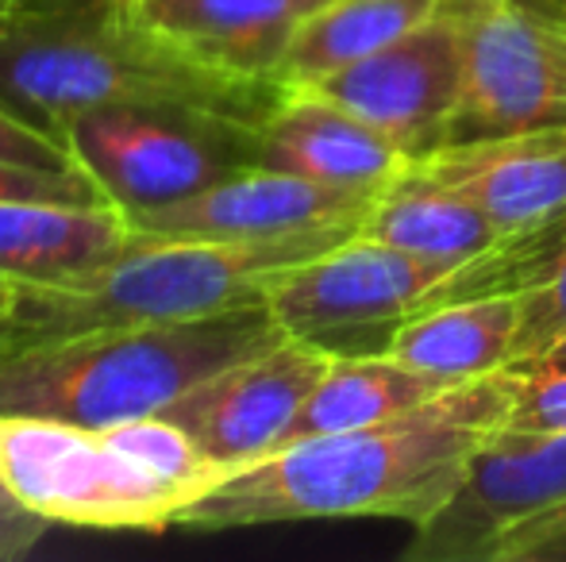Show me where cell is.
<instances>
[{
	"label": "cell",
	"mask_w": 566,
	"mask_h": 562,
	"mask_svg": "<svg viewBox=\"0 0 566 562\" xmlns=\"http://www.w3.org/2000/svg\"><path fill=\"white\" fill-rule=\"evenodd\" d=\"M505 416L509 378L497 370L397 421L285 443L231 470L181 509L174 528L224 532L324 517H394L420 528L451 501Z\"/></svg>",
	"instance_id": "6da1fadb"
},
{
	"label": "cell",
	"mask_w": 566,
	"mask_h": 562,
	"mask_svg": "<svg viewBox=\"0 0 566 562\" xmlns=\"http://www.w3.org/2000/svg\"><path fill=\"white\" fill-rule=\"evenodd\" d=\"M290 89L170 43L124 0H15L0 15V105L59 147L77 116L105 105L193 108L262 128Z\"/></svg>",
	"instance_id": "7a4b0ae2"
},
{
	"label": "cell",
	"mask_w": 566,
	"mask_h": 562,
	"mask_svg": "<svg viewBox=\"0 0 566 562\" xmlns=\"http://www.w3.org/2000/svg\"><path fill=\"white\" fill-rule=\"evenodd\" d=\"M358 224L321 227L285 240H143L62 285H20L0 320V359L31 347L113 328L178 324L259 305L293 266L339 247Z\"/></svg>",
	"instance_id": "3957f363"
},
{
	"label": "cell",
	"mask_w": 566,
	"mask_h": 562,
	"mask_svg": "<svg viewBox=\"0 0 566 562\" xmlns=\"http://www.w3.org/2000/svg\"><path fill=\"white\" fill-rule=\"evenodd\" d=\"M290 339L266 300L178 324L113 328L0 359V413L113 427Z\"/></svg>",
	"instance_id": "277c9868"
},
{
	"label": "cell",
	"mask_w": 566,
	"mask_h": 562,
	"mask_svg": "<svg viewBox=\"0 0 566 562\" xmlns=\"http://www.w3.org/2000/svg\"><path fill=\"white\" fill-rule=\"evenodd\" d=\"M228 474L166 416L82 427L0 413V478L51 524L166 532Z\"/></svg>",
	"instance_id": "5b68a950"
},
{
	"label": "cell",
	"mask_w": 566,
	"mask_h": 562,
	"mask_svg": "<svg viewBox=\"0 0 566 562\" xmlns=\"http://www.w3.org/2000/svg\"><path fill=\"white\" fill-rule=\"evenodd\" d=\"M254 131L193 108L105 105L77 116L62 147L108 204L139 216L251 170Z\"/></svg>",
	"instance_id": "8992f818"
},
{
	"label": "cell",
	"mask_w": 566,
	"mask_h": 562,
	"mask_svg": "<svg viewBox=\"0 0 566 562\" xmlns=\"http://www.w3.org/2000/svg\"><path fill=\"white\" fill-rule=\"evenodd\" d=\"M462 31L448 142L566 128V0H443Z\"/></svg>",
	"instance_id": "52a82bcc"
},
{
	"label": "cell",
	"mask_w": 566,
	"mask_h": 562,
	"mask_svg": "<svg viewBox=\"0 0 566 562\" xmlns=\"http://www.w3.org/2000/svg\"><path fill=\"white\" fill-rule=\"evenodd\" d=\"M451 271V263L409 255L355 232L339 247L282 274L270 285L266 305L285 336L328 359L386 354L397 328Z\"/></svg>",
	"instance_id": "ba28073f"
},
{
	"label": "cell",
	"mask_w": 566,
	"mask_h": 562,
	"mask_svg": "<svg viewBox=\"0 0 566 562\" xmlns=\"http://www.w3.org/2000/svg\"><path fill=\"white\" fill-rule=\"evenodd\" d=\"M308 89L336 100L409 158H424L451 139L462 100V31L448 4L381 51L321 77Z\"/></svg>",
	"instance_id": "9c48e42d"
},
{
	"label": "cell",
	"mask_w": 566,
	"mask_h": 562,
	"mask_svg": "<svg viewBox=\"0 0 566 562\" xmlns=\"http://www.w3.org/2000/svg\"><path fill=\"white\" fill-rule=\"evenodd\" d=\"M566 501V427H501L478 447L454 497L412 528L405 562H482L485 548L516 520Z\"/></svg>",
	"instance_id": "30bf717a"
},
{
	"label": "cell",
	"mask_w": 566,
	"mask_h": 562,
	"mask_svg": "<svg viewBox=\"0 0 566 562\" xmlns=\"http://www.w3.org/2000/svg\"><path fill=\"white\" fill-rule=\"evenodd\" d=\"M328 354L301 339H282L262 354L231 362L220 374L181 393L158 416L189 432V439L228 470L282 447L290 424L313 385L328 370Z\"/></svg>",
	"instance_id": "8fae6325"
},
{
	"label": "cell",
	"mask_w": 566,
	"mask_h": 562,
	"mask_svg": "<svg viewBox=\"0 0 566 562\" xmlns=\"http://www.w3.org/2000/svg\"><path fill=\"white\" fill-rule=\"evenodd\" d=\"M370 189H343L282 170H239L189 201L127 216L143 240H285L321 227L363 224Z\"/></svg>",
	"instance_id": "7c38bea8"
},
{
	"label": "cell",
	"mask_w": 566,
	"mask_h": 562,
	"mask_svg": "<svg viewBox=\"0 0 566 562\" xmlns=\"http://www.w3.org/2000/svg\"><path fill=\"white\" fill-rule=\"evenodd\" d=\"M412 170L485 212L501 235L521 232L566 209V128L443 142Z\"/></svg>",
	"instance_id": "4fadbf2b"
},
{
	"label": "cell",
	"mask_w": 566,
	"mask_h": 562,
	"mask_svg": "<svg viewBox=\"0 0 566 562\" xmlns=\"http://www.w3.org/2000/svg\"><path fill=\"white\" fill-rule=\"evenodd\" d=\"M409 162L394 139L308 85H293L254 131V166L324 185L381 193Z\"/></svg>",
	"instance_id": "5bb4252c"
},
{
	"label": "cell",
	"mask_w": 566,
	"mask_h": 562,
	"mask_svg": "<svg viewBox=\"0 0 566 562\" xmlns=\"http://www.w3.org/2000/svg\"><path fill=\"white\" fill-rule=\"evenodd\" d=\"M124 4L150 31L217 66L277 77L297 28L332 0H124Z\"/></svg>",
	"instance_id": "9a60e30c"
},
{
	"label": "cell",
	"mask_w": 566,
	"mask_h": 562,
	"mask_svg": "<svg viewBox=\"0 0 566 562\" xmlns=\"http://www.w3.org/2000/svg\"><path fill=\"white\" fill-rule=\"evenodd\" d=\"M135 243L116 204L0 201V274L20 285H62L101 271Z\"/></svg>",
	"instance_id": "2e32d148"
},
{
	"label": "cell",
	"mask_w": 566,
	"mask_h": 562,
	"mask_svg": "<svg viewBox=\"0 0 566 562\" xmlns=\"http://www.w3.org/2000/svg\"><path fill=\"white\" fill-rule=\"evenodd\" d=\"M516 331H521V297L490 293V297L417 308L397 328L389 354L424 374L462 385L505 370L516 351Z\"/></svg>",
	"instance_id": "e0dca14e"
},
{
	"label": "cell",
	"mask_w": 566,
	"mask_h": 562,
	"mask_svg": "<svg viewBox=\"0 0 566 562\" xmlns=\"http://www.w3.org/2000/svg\"><path fill=\"white\" fill-rule=\"evenodd\" d=\"M448 390H454L451 382L424 374V370L394 359L389 351L332 359L324 378L313 385V393L301 405L297 421L285 432L282 447L308 439V435L355 432V427L397 421V416L443 397Z\"/></svg>",
	"instance_id": "ac0fdd59"
},
{
	"label": "cell",
	"mask_w": 566,
	"mask_h": 562,
	"mask_svg": "<svg viewBox=\"0 0 566 562\" xmlns=\"http://www.w3.org/2000/svg\"><path fill=\"white\" fill-rule=\"evenodd\" d=\"M358 235L451 266L470 263L501 240L497 224L485 212L412 170V162L405 166L401 178H394L374 197L370 212L358 224Z\"/></svg>",
	"instance_id": "d6986e66"
},
{
	"label": "cell",
	"mask_w": 566,
	"mask_h": 562,
	"mask_svg": "<svg viewBox=\"0 0 566 562\" xmlns=\"http://www.w3.org/2000/svg\"><path fill=\"white\" fill-rule=\"evenodd\" d=\"M440 8L443 0H332L297 28L277 77L285 85H313L420 28Z\"/></svg>",
	"instance_id": "ffe728a7"
},
{
	"label": "cell",
	"mask_w": 566,
	"mask_h": 562,
	"mask_svg": "<svg viewBox=\"0 0 566 562\" xmlns=\"http://www.w3.org/2000/svg\"><path fill=\"white\" fill-rule=\"evenodd\" d=\"M563 331H566V243L555 251L552 263H547L544 278L521 293V331H516V351L509 367L536 359Z\"/></svg>",
	"instance_id": "44dd1931"
},
{
	"label": "cell",
	"mask_w": 566,
	"mask_h": 562,
	"mask_svg": "<svg viewBox=\"0 0 566 562\" xmlns=\"http://www.w3.org/2000/svg\"><path fill=\"white\" fill-rule=\"evenodd\" d=\"M509 378V416L513 432H559L566 427V370L555 374H521L505 370Z\"/></svg>",
	"instance_id": "7402d4cb"
},
{
	"label": "cell",
	"mask_w": 566,
	"mask_h": 562,
	"mask_svg": "<svg viewBox=\"0 0 566 562\" xmlns=\"http://www.w3.org/2000/svg\"><path fill=\"white\" fill-rule=\"evenodd\" d=\"M482 562H566V501L505 528Z\"/></svg>",
	"instance_id": "603a6c76"
},
{
	"label": "cell",
	"mask_w": 566,
	"mask_h": 562,
	"mask_svg": "<svg viewBox=\"0 0 566 562\" xmlns=\"http://www.w3.org/2000/svg\"><path fill=\"white\" fill-rule=\"evenodd\" d=\"M0 201H54V204H108L82 170H43V166L0 158Z\"/></svg>",
	"instance_id": "cb8c5ba5"
},
{
	"label": "cell",
	"mask_w": 566,
	"mask_h": 562,
	"mask_svg": "<svg viewBox=\"0 0 566 562\" xmlns=\"http://www.w3.org/2000/svg\"><path fill=\"white\" fill-rule=\"evenodd\" d=\"M0 158L4 162L43 166V170H77L74 158L66 155V147H59L54 139L39 136L35 128L15 120L4 105H0Z\"/></svg>",
	"instance_id": "d4e9b609"
},
{
	"label": "cell",
	"mask_w": 566,
	"mask_h": 562,
	"mask_svg": "<svg viewBox=\"0 0 566 562\" xmlns=\"http://www.w3.org/2000/svg\"><path fill=\"white\" fill-rule=\"evenodd\" d=\"M46 528H51V520L31 512L0 478V559H20L23 551L35 548Z\"/></svg>",
	"instance_id": "484cf974"
},
{
	"label": "cell",
	"mask_w": 566,
	"mask_h": 562,
	"mask_svg": "<svg viewBox=\"0 0 566 562\" xmlns=\"http://www.w3.org/2000/svg\"><path fill=\"white\" fill-rule=\"evenodd\" d=\"M509 370H521V374H555V370H566V331L547 351H539L536 359L516 362V367H509Z\"/></svg>",
	"instance_id": "4316f807"
},
{
	"label": "cell",
	"mask_w": 566,
	"mask_h": 562,
	"mask_svg": "<svg viewBox=\"0 0 566 562\" xmlns=\"http://www.w3.org/2000/svg\"><path fill=\"white\" fill-rule=\"evenodd\" d=\"M15 293H20V282H12V278H4V274H0V320L12 312Z\"/></svg>",
	"instance_id": "83f0119b"
},
{
	"label": "cell",
	"mask_w": 566,
	"mask_h": 562,
	"mask_svg": "<svg viewBox=\"0 0 566 562\" xmlns=\"http://www.w3.org/2000/svg\"><path fill=\"white\" fill-rule=\"evenodd\" d=\"M15 4V0H0V15H4L8 12V8H12Z\"/></svg>",
	"instance_id": "f1b7e54d"
}]
</instances>
